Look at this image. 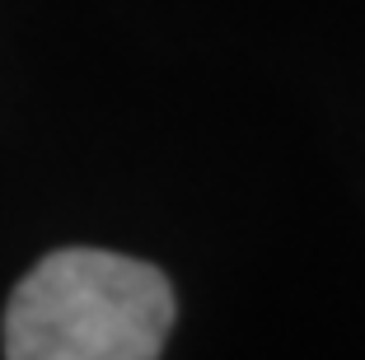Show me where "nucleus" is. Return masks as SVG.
I'll return each mask as SVG.
<instances>
[{
	"instance_id": "f257e3e1",
	"label": "nucleus",
	"mask_w": 365,
	"mask_h": 360,
	"mask_svg": "<svg viewBox=\"0 0 365 360\" xmlns=\"http://www.w3.org/2000/svg\"><path fill=\"white\" fill-rule=\"evenodd\" d=\"M173 314L160 267L108 248H56L5 304V360H160Z\"/></svg>"
}]
</instances>
